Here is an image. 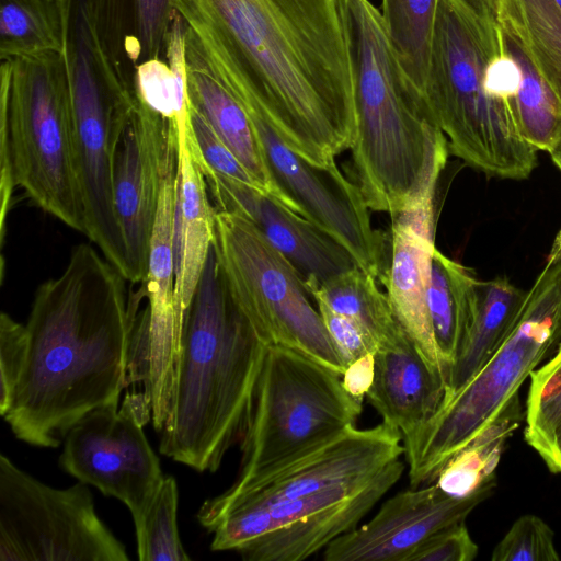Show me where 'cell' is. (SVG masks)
Listing matches in <instances>:
<instances>
[{"mask_svg":"<svg viewBox=\"0 0 561 561\" xmlns=\"http://www.w3.org/2000/svg\"><path fill=\"white\" fill-rule=\"evenodd\" d=\"M560 340L561 228L499 348L467 385L443 401L428 421L402 436L410 486L434 482L446 462L517 394Z\"/></svg>","mask_w":561,"mask_h":561,"instance_id":"cell-7","label":"cell"},{"mask_svg":"<svg viewBox=\"0 0 561 561\" xmlns=\"http://www.w3.org/2000/svg\"><path fill=\"white\" fill-rule=\"evenodd\" d=\"M178 152L172 121L136 98L115 161L114 198L133 284L147 277L150 243L168 167Z\"/></svg>","mask_w":561,"mask_h":561,"instance_id":"cell-15","label":"cell"},{"mask_svg":"<svg viewBox=\"0 0 561 561\" xmlns=\"http://www.w3.org/2000/svg\"><path fill=\"white\" fill-rule=\"evenodd\" d=\"M185 59L188 102L205 116L261 191L282 203L260 141L243 106L214 77L186 39Z\"/></svg>","mask_w":561,"mask_h":561,"instance_id":"cell-24","label":"cell"},{"mask_svg":"<svg viewBox=\"0 0 561 561\" xmlns=\"http://www.w3.org/2000/svg\"><path fill=\"white\" fill-rule=\"evenodd\" d=\"M436 130L422 176L403 207L391 217V250L381 280L393 313L419 354L448 383L449 371L435 342L427 294L435 247L436 191L449 154Z\"/></svg>","mask_w":561,"mask_h":561,"instance_id":"cell-14","label":"cell"},{"mask_svg":"<svg viewBox=\"0 0 561 561\" xmlns=\"http://www.w3.org/2000/svg\"><path fill=\"white\" fill-rule=\"evenodd\" d=\"M500 41L522 72L512 101L519 133L535 149L549 152L561 137V106L517 41L502 28Z\"/></svg>","mask_w":561,"mask_h":561,"instance_id":"cell-31","label":"cell"},{"mask_svg":"<svg viewBox=\"0 0 561 561\" xmlns=\"http://www.w3.org/2000/svg\"><path fill=\"white\" fill-rule=\"evenodd\" d=\"M500 30L467 0H440L423 96L449 152L488 176L527 179L537 152L520 135L511 102L485 89Z\"/></svg>","mask_w":561,"mask_h":561,"instance_id":"cell-5","label":"cell"},{"mask_svg":"<svg viewBox=\"0 0 561 561\" xmlns=\"http://www.w3.org/2000/svg\"><path fill=\"white\" fill-rule=\"evenodd\" d=\"M91 245H77L62 273L36 290L27 353L3 415L15 437L56 448L90 412L117 405L130 382L129 353L139 298Z\"/></svg>","mask_w":561,"mask_h":561,"instance_id":"cell-2","label":"cell"},{"mask_svg":"<svg viewBox=\"0 0 561 561\" xmlns=\"http://www.w3.org/2000/svg\"><path fill=\"white\" fill-rule=\"evenodd\" d=\"M27 332L5 312L0 317V414L10 408L26 360Z\"/></svg>","mask_w":561,"mask_h":561,"instance_id":"cell-36","label":"cell"},{"mask_svg":"<svg viewBox=\"0 0 561 561\" xmlns=\"http://www.w3.org/2000/svg\"><path fill=\"white\" fill-rule=\"evenodd\" d=\"M355 100L352 172L369 209L392 216L416 187L435 127L369 0H336Z\"/></svg>","mask_w":561,"mask_h":561,"instance_id":"cell-4","label":"cell"},{"mask_svg":"<svg viewBox=\"0 0 561 561\" xmlns=\"http://www.w3.org/2000/svg\"><path fill=\"white\" fill-rule=\"evenodd\" d=\"M201 165L216 210L249 219L302 279L323 283L356 266L351 254L311 221L259 188Z\"/></svg>","mask_w":561,"mask_h":561,"instance_id":"cell-18","label":"cell"},{"mask_svg":"<svg viewBox=\"0 0 561 561\" xmlns=\"http://www.w3.org/2000/svg\"><path fill=\"white\" fill-rule=\"evenodd\" d=\"M477 283L468 268L434 250L427 304L435 342L449 375L472 321Z\"/></svg>","mask_w":561,"mask_h":561,"instance_id":"cell-27","label":"cell"},{"mask_svg":"<svg viewBox=\"0 0 561 561\" xmlns=\"http://www.w3.org/2000/svg\"><path fill=\"white\" fill-rule=\"evenodd\" d=\"M213 249L232 299L270 345L344 374L305 280L249 219L216 210Z\"/></svg>","mask_w":561,"mask_h":561,"instance_id":"cell-10","label":"cell"},{"mask_svg":"<svg viewBox=\"0 0 561 561\" xmlns=\"http://www.w3.org/2000/svg\"><path fill=\"white\" fill-rule=\"evenodd\" d=\"M520 80L522 72L517 61L501 46L500 53L489 61L485 70L484 83L488 93L512 103L518 92Z\"/></svg>","mask_w":561,"mask_h":561,"instance_id":"cell-40","label":"cell"},{"mask_svg":"<svg viewBox=\"0 0 561 561\" xmlns=\"http://www.w3.org/2000/svg\"><path fill=\"white\" fill-rule=\"evenodd\" d=\"M478 550L463 520L428 537L414 551L410 561H471Z\"/></svg>","mask_w":561,"mask_h":561,"instance_id":"cell-39","label":"cell"},{"mask_svg":"<svg viewBox=\"0 0 561 561\" xmlns=\"http://www.w3.org/2000/svg\"><path fill=\"white\" fill-rule=\"evenodd\" d=\"M268 343L232 299L213 245L184 313L160 433V453L216 472L240 444Z\"/></svg>","mask_w":561,"mask_h":561,"instance_id":"cell-3","label":"cell"},{"mask_svg":"<svg viewBox=\"0 0 561 561\" xmlns=\"http://www.w3.org/2000/svg\"><path fill=\"white\" fill-rule=\"evenodd\" d=\"M440 0H381L379 10L399 60L422 92Z\"/></svg>","mask_w":561,"mask_h":561,"instance_id":"cell-32","label":"cell"},{"mask_svg":"<svg viewBox=\"0 0 561 561\" xmlns=\"http://www.w3.org/2000/svg\"><path fill=\"white\" fill-rule=\"evenodd\" d=\"M245 112L282 204L329 234L358 267L381 282L388 267L386 240L373 227L358 185L347 180L336 163L322 168L306 161L259 114Z\"/></svg>","mask_w":561,"mask_h":561,"instance_id":"cell-13","label":"cell"},{"mask_svg":"<svg viewBox=\"0 0 561 561\" xmlns=\"http://www.w3.org/2000/svg\"><path fill=\"white\" fill-rule=\"evenodd\" d=\"M73 0H0V59L65 53Z\"/></svg>","mask_w":561,"mask_h":561,"instance_id":"cell-29","label":"cell"},{"mask_svg":"<svg viewBox=\"0 0 561 561\" xmlns=\"http://www.w3.org/2000/svg\"><path fill=\"white\" fill-rule=\"evenodd\" d=\"M493 561H558L554 534L536 515L520 516L493 550Z\"/></svg>","mask_w":561,"mask_h":561,"instance_id":"cell-35","label":"cell"},{"mask_svg":"<svg viewBox=\"0 0 561 561\" xmlns=\"http://www.w3.org/2000/svg\"><path fill=\"white\" fill-rule=\"evenodd\" d=\"M186 43L247 111L327 168L350 150L354 85L336 0H172Z\"/></svg>","mask_w":561,"mask_h":561,"instance_id":"cell-1","label":"cell"},{"mask_svg":"<svg viewBox=\"0 0 561 561\" xmlns=\"http://www.w3.org/2000/svg\"><path fill=\"white\" fill-rule=\"evenodd\" d=\"M176 185L178 153L168 167L162 185L144 282V294L148 299L149 351L147 378L142 386L154 421H159L164 412L181 334L175 302Z\"/></svg>","mask_w":561,"mask_h":561,"instance_id":"cell-19","label":"cell"},{"mask_svg":"<svg viewBox=\"0 0 561 561\" xmlns=\"http://www.w3.org/2000/svg\"><path fill=\"white\" fill-rule=\"evenodd\" d=\"M446 394V382L408 340L397 350L377 352L367 399L382 422L411 433L428 421Z\"/></svg>","mask_w":561,"mask_h":561,"instance_id":"cell-23","label":"cell"},{"mask_svg":"<svg viewBox=\"0 0 561 561\" xmlns=\"http://www.w3.org/2000/svg\"><path fill=\"white\" fill-rule=\"evenodd\" d=\"M174 127L178 147L175 302L182 329L184 313L193 299L211 250L216 208L211 204L190 117L183 123L174 124Z\"/></svg>","mask_w":561,"mask_h":561,"instance_id":"cell-20","label":"cell"},{"mask_svg":"<svg viewBox=\"0 0 561 561\" xmlns=\"http://www.w3.org/2000/svg\"><path fill=\"white\" fill-rule=\"evenodd\" d=\"M403 455L402 435L386 423L370 428L348 427L340 436L229 500L203 503L197 520L207 530L231 506L307 496L343 485H362Z\"/></svg>","mask_w":561,"mask_h":561,"instance_id":"cell-16","label":"cell"},{"mask_svg":"<svg viewBox=\"0 0 561 561\" xmlns=\"http://www.w3.org/2000/svg\"><path fill=\"white\" fill-rule=\"evenodd\" d=\"M363 402L342 375L290 348L268 345L250 420L240 442L232 499L320 449L354 426Z\"/></svg>","mask_w":561,"mask_h":561,"instance_id":"cell-8","label":"cell"},{"mask_svg":"<svg viewBox=\"0 0 561 561\" xmlns=\"http://www.w3.org/2000/svg\"><path fill=\"white\" fill-rule=\"evenodd\" d=\"M377 353H369L350 364L342 375L345 390L355 399L364 401L375 378V359Z\"/></svg>","mask_w":561,"mask_h":561,"instance_id":"cell-41","label":"cell"},{"mask_svg":"<svg viewBox=\"0 0 561 561\" xmlns=\"http://www.w3.org/2000/svg\"><path fill=\"white\" fill-rule=\"evenodd\" d=\"M524 296L525 293L506 277L478 279L472 321L453 365L443 401L467 385L499 348L516 319Z\"/></svg>","mask_w":561,"mask_h":561,"instance_id":"cell-25","label":"cell"},{"mask_svg":"<svg viewBox=\"0 0 561 561\" xmlns=\"http://www.w3.org/2000/svg\"><path fill=\"white\" fill-rule=\"evenodd\" d=\"M304 280L311 297H319L333 311L362 327L377 344L378 352L397 350L409 340L387 294L374 276L357 265L323 283L312 277Z\"/></svg>","mask_w":561,"mask_h":561,"instance_id":"cell-26","label":"cell"},{"mask_svg":"<svg viewBox=\"0 0 561 561\" xmlns=\"http://www.w3.org/2000/svg\"><path fill=\"white\" fill-rule=\"evenodd\" d=\"M104 54L134 91L138 65L165 59L173 20L172 0H79ZM135 92V91H134Z\"/></svg>","mask_w":561,"mask_h":561,"instance_id":"cell-21","label":"cell"},{"mask_svg":"<svg viewBox=\"0 0 561 561\" xmlns=\"http://www.w3.org/2000/svg\"><path fill=\"white\" fill-rule=\"evenodd\" d=\"M558 2V4L561 7V0H556Z\"/></svg>","mask_w":561,"mask_h":561,"instance_id":"cell-44","label":"cell"},{"mask_svg":"<svg viewBox=\"0 0 561 561\" xmlns=\"http://www.w3.org/2000/svg\"><path fill=\"white\" fill-rule=\"evenodd\" d=\"M404 469L405 465L398 458L352 496L265 534L237 552L247 561H299L324 550L336 538L358 527L360 520L399 481Z\"/></svg>","mask_w":561,"mask_h":561,"instance_id":"cell-22","label":"cell"},{"mask_svg":"<svg viewBox=\"0 0 561 561\" xmlns=\"http://www.w3.org/2000/svg\"><path fill=\"white\" fill-rule=\"evenodd\" d=\"M311 298L345 367L369 353L378 352L377 344L355 321L333 311L319 297Z\"/></svg>","mask_w":561,"mask_h":561,"instance_id":"cell-38","label":"cell"},{"mask_svg":"<svg viewBox=\"0 0 561 561\" xmlns=\"http://www.w3.org/2000/svg\"><path fill=\"white\" fill-rule=\"evenodd\" d=\"M524 437L553 473H561V343L530 373Z\"/></svg>","mask_w":561,"mask_h":561,"instance_id":"cell-33","label":"cell"},{"mask_svg":"<svg viewBox=\"0 0 561 561\" xmlns=\"http://www.w3.org/2000/svg\"><path fill=\"white\" fill-rule=\"evenodd\" d=\"M43 210L84 233L70 85L64 53L1 60L0 226L15 187Z\"/></svg>","mask_w":561,"mask_h":561,"instance_id":"cell-6","label":"cell"},{"mask_svg":"<svg viewBox=\"0 0 561 561\" xmlns=\"http://www.w3.org/2000/svg\"><path fill=\"white\" fill-rule=\"evenodd\" d=\"M520 419L518 394H515L489 425L446 462L434 482L445 493L463 497L495 480L505 443Z\"/></svg>","mask_w":561,"mask_h":561,"instance_id":"cell-30","label":"cell"},{"mask_svg":"<svg viewBox=\"0 0 561 561\" xmlns=\"http://www.w3.org/2000/svg\"><path fill=\"white\" fill-rule=\"evenodd\" d=\"M178 485L164 477L140 522L135 525L140 561H188L178 529Z\"/></svg>","mask_w":561,"mask_h":561,"instance_id":"cell-34","label":"cell"},{"mask_svg":"<svg viewBox=\"0 0 561 561\" xmlns=\"http://www.w3.org/2000/svg\"><path fill=\"white\" fill-rule=\"evenodd\" d=\"M88 484L47 485L0 456V561H127Z\"/></svg>","mask_w":561,"mask_h":561,"instance_id":"cell-11","label":"cell"},{"mask_svg":"<svg viewBox=\"0 0 561 561\" xmlns=\"http://www.w3.org/2000/svg\"><path fill=\"white\" fill-rule=\"evenodd\" d=\"M75 159L84 234L127 279L128 265L114 198L117 149L135 111V92L119 78L73 0L65 49Z\"/></svg>","mask_w":561,"mask_h":561,"instance_id":"cell-9","label":"cell"},{"mask_svg":"<svg viewBox=\"0 0 561 561\" xmlns=\"http://www.w3.org/2000/svg\"><path fill=\"white\" fill-rule=\"evenodd\" d=\"M495 486L490 481L474 493L457 497L435 482L388 499L366 524L336 538L323 550L325 561H410L432 535L466 517Z\"/></svg>","mask_w":561,"mask_h":561,"instance_id":"cell-17","label":"cell"},{"mask_svg":"<svg viewBox=\"0 0 561 561\" xmlns=\"http://www.w3.org/2000/svg\"><path fill=\"white\" fill-rule=\"evenodd\" d=\"M554 165L561 172V137L554 147L548 152Z\"/></svg>","mask_w":561,"mask_h":561,"instance_id":"cell-43","label":"cell"},{"mask_svg":"<svg viewBox=\"0 0 561 561\" xmlns=\"http://www.w3.org/2000/svg\"><path fill=\"white\" fill-rule=\"evenodd\" d=\"M495 20L524 49L561 106V7L556 0H495Z\"/></svg>","mask_w":561,"mask_h":561,"instance_id":"cell-28","label":"cell"},{"mask_svg":"<svg viewBox=\"0 0 561 561\" xmlns=\"http://www.w3.org/2000/svg\"><path fill=\"white\" fill-rule=\"evenodd\" d=\"M188 111L194 138L204 163L221 175L261 191L255 180L215 131L205 116L190 102Z\"/></svg>","mask_w":561,"mask_h":561,"instance_id":"cell-37","label":"cell"},{"mask_svg":"<svg viewBox=\"0 0 561 561\" xmlns=\"http://www.w3.org/2000/svg\"><path fill=\"white\" fill-rule=\"evenodd\" d=\"M152 419L145 392H127L121 409H96L62 442L59 465L78 481L123 502L138 524L164 476L144 426Z\"/></svg>","mask_w":561,"mask_h":561,"instance_id":"cell-12","label":"cell"},{"mask_svg":"<svg viewBox=\"0 0 561 561\" xmlns=\"http://www.w3.org/2000/svg\"><path fill=\"white\" fill-rule=\"evenodd\" d=\"M474 10L489 21L495 20V0H467Z\"/></svg>","mask_w":561,"mask_h":561,"instance_id":"cell-42","label":"cell"}]
</instances>
